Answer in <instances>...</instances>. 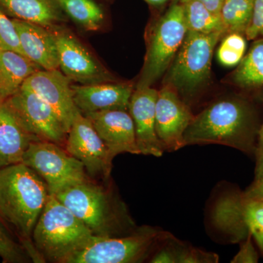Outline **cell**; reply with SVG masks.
Returning <instances> with one entry per match:
<instances>
[{
	"mask_svg": "<svg viewBox=\"0 0 263 263\" xmlns=\"http://www.w3.org/2000/svg\"><path fill=\"white\" fill-rule=\"evenodd\" d=\"M179 1L184 2L187 1V0H179ZM195 1L202 3V5H205L209 10H212V12L216 13V14L219 15L221 5H222L224 0H195Z\"/></svg>",
	"mask_w": 263,
	"mask_h": 263,
	"instance_id": "cell-36",
	"label": "cell"
},
{
	"mask_svg": "<svg viewBox=\"0 0 263 263\" xmlns=\"http://www.w3.org/2000/svg\"><path fill=\"white\" fill-rule=\"evenodd\" d=\"M243 218L249 233L254 237L263 254L262 202L247 200L245 197Z\"/></svg>",
	"mask_w": 263,
	"mask_h": 263,
	"instance_id": "cell-27",
	"label": "cell"
},
{
	"mask_svg": "<svg viewBox=\"0 0 263 263\" xmlns=\"http://www.w3.org/2000/svg\"><path fill=\"white\" fill-rule=\"evenodd\" d=\"M254 1L224 0L219 15L227 33L245 34L252 19Z\"/></svg>",
	"mask_w": 263,
	"mask_h": 263,
	"instance_id": "cell-25",
	"label": "cell"
},
{
	"mask_svg": "<svg viewBox=\"0 0 263 263\" xmlns=\"http://www.w3.org/2000/svg\"><path fill=\"white\" fill-rule=\"evenodd\" d=\"M158 91L152 86H136L129 102V110L134 122L137 145L141 155L161 157L163 148L155 129L156 102Z\"/></svg>",
	"mask_w": 263,
	"mask_h": 263,
	"instance_id": "cell-15",
	"label": "cell"
},
{
	"mask_svg": "<svg viewBox=\"0 0 263 263\" xmlns=\"http://www.w3.org/2000/svg\"><path fill=\"white\" fill-rule=\"evenodd\" d=\"M24 56L46 70H58V51L53 32L46 27L13 18Z\"/></svg>",
	"mask_w": 263,
	"mask_h": 263,
	"instance_id": "cell-17",
	"label": "cell"
},
{
	"mask_svg": "<svg viewBox=\"0 0 263 263\" xmlns=\"http://www.w3.org/2000/svg\"><path fill=\"white\" fill-rule=\"evenodd\" d=\"M53 195L95 236H123L135 231V223L124 202L110 189L97 184L90 179Z\"/></svg>",
	"mask_w": 263,
	"mask_h": 263,
	"instance_id": "cell-3",
	"label": "cell"
},
{
	"mask_svg": "<svg viewBox=\"0 0 263 263\" xmlns=\"http://www.w3.org/2000/svg\"><path fill=\"white\" fill-rule=\"evenodd\" d=\"M61 9L86 31H98L104 22L102 8L94 0H57Z\"/></svg>",
	"mask_w": 263,
	"mask_h": 263,
	"instance_id": "cell-24",
	"label": "cell"
},
{
	"mask_svg": "<svg viewBox=\"0 0 263 263\" xmlns=\"http://www.w3.org/2000/svg\"><path fill=\"white\" fill-rule=\"evenodd\" d=\"M257 129L253 110L242 100L215 102L196 116L185 131V146L224 145L245 153H255Z\"/></svg>",
	"mask_w": 263,
	"mask_h": 263,
	"instance_id": "cell-1",
	"label": "cell"
},
{
	"mask_svg": "<svg viewBox=\"0 0 263 263\" xmlns=\"http://www.w3.org/2000/svg\"><path fill=\"white\" fill-rule=\"evenodd\" d=\"M74 102L83 114L110 110H129L131 85L116 82L71 85Z\"/></svg>",
	"mask_w": 263,
	"mask_h": 263,
	"instance_id": "cell-16",
	"label": "cell"
},
{
	"mask_svg": "<svg viewBox=\"0 0 263 263\" xmlns=\"http://www.w3.org/2000/svg\"><path fill=\"white\" fill-rule=\"evenodd\" d=\"M194 117L187 104L168 85L158 91L155 129L163 150L172 152L185 146L183 135Z\"/></svg>",
	"mask_w": 263,
	"mask_h": 263,
	"instance_id": "cell-12",
	"label": "cell"
},
{
	"mask_svg": "<svg viewBox=\"0 0 263 263\" xmlns=\"http://www.w3.org/2000/svg\"><path fill=\"white\" fill-rule=\"evenodd\" d=\"M170 237L169 243L174 252L176 263H210L217 262L219 257L216 254L206 252L201 249L186 247L180 243H173Z\"/></svg>",
	"mask_w": 263,
	"mask_h": 263,
	"instance_id": "cell-28",
	"label": "cell"
},
{
	"mask_svg": "<svg viewBox=\"0 0 263 263\" xmlns=\"http://www.w3.org/2000/svg\"><path fill=\"white\" fill-rule=\"evenodd\" d=\"M153 263H176L174 252L171 245L166 246L164 248L160 249L155 255L152 257L150 261Z\"/></svg>",
	"mask_w": 263,
	"mask_h": 263,
	"instance_id": "cell-35",
	"label": "cell"
},
{
	"mask_svg": "<svg viewBox=\"0 0 263 263\" xmlns=\"http://www.w3.org/2000/svg\"><path fill=\"white\" fill-rule=\"evenodd\" d=\"M169 233L144 226L130 234L118 237L92 235L63 263H133L141 262L156 243Z\"/></svg>",
	"mask_w": 263,
	"mask_h": 263,
	"instance_id": "cell-6",
	"label": "cell"
},
{
	"mask_svg": "<svg viewBox=\"0 0 263 263\" xmlns=\"http://www.w3.org/2000/svg\"><path fill=\"white\" fill-rule=\"evenodd\" d=\"M7 99H8V98H7V97L2 92L1 90H0V103H4Z\"/></svg>",
	"mask_w": 263,
	"mask_h": 263,
	"instance_id": "cell-38",
	"label": "cell"
},
{
	"mask_svg": "<svg viewBox=\"0 0 263 263\" xmlns=\"http://www.w3.org/2000/svg\"><path fill=\"white\" fill-rule=\"evenodd\" d=\"M147 3H148L152 6L160 7L165 5L171 0H144Z\"/></svg>",
	"mask_w": 263,
	"mask_h": 263,
	"instance_id": "cell-37",
	"label": "cell"
},
{
	"mask_svg": "<svg viewBox=\"0 0 263 263\" xmlns=\"http://www.w3.org/2000/svg\"><path fill=\"white\" fill-rule=\"evenodd\" d=\"M26 130L39 141L65 145L67 133L55 110L37 95L22 89L5 100Z\"/></svg>",
	"mask_w": 263,
	"mask_h": 263,
	"instance_id": "cell-9",
	"label": "cell"
},
{
	"mask_svg": "<svg viewBox=\"0 0 263 263\" xmlns=\"http://www.w3.org/2000/svg\"><path fill=\"white\" fill-rule=\"evenodd\" d=\"M48 195L45 181L22 162L0 169V219L14 227L29 255L36 252L33 230Z\"/></svg>",
	"mask_w": 263,
	"mask_h": 263,
	"instance_id": "cell-2",
	"label": "cell"
},
{
	"mask_svg": "<svg viewBox=\"0 0 263 263\" xmlns=\"http://www.w3.org/2000/svg\"><path fill=\"white\" fill-rule=\"evenodd\" d=\"M0 9L13 18L46 28L63 20L57 0H0Z\"/></svg>",
	"mask_w": 263,
	"mask_h": 263,
	"instance_id": "cell-20",
	"label": "cell"
},
{
	"mask_svg": "<svg viewBox=\"0 0 263 263\" xmlns=\"http://www.w3.org/2000/svg\"><path fill=\"white\" fill-rule=\"evenodd\" d=\"M224 34L222 32L201 34L187 31L170 66L165 82L186 104L210 80L214 49Z\"/></svg>",
	"mask_w": 263,
	"mask_h": 263,
	"instance_id": "cell-5",
	"label": "cell"
},
{
	"mask_svg": "<svg viewBox=\"0 0 263 263\" xmlns=\"http://www.w3.org/2000/svg\"><path fill=\"white\" fill-rule=\"evenodd\" d=\"M246 50L247 41L243 34L228 33L218 48V60L226 67L238 65L245 57Z\"/></svg>",
	"mask_w": 263,
	"mask_h": 263,
	"instance_id": "cell-26",
	"label": "cell"
},
{
	"mask_svg": "<svg viewBox=\"0 0 263 263\" xmlns=\"http://www.w3.org/2000/svg\"><path fill=\"white\" fill-rule=\"evenodd\" d=\"M0 224H1V226H3V221L1 219H0Z\"/></svg>",
	"mask_w": 263,
	"mask_h": 263,
	"instance_id": "cell-39",
	"label": "cell"
},
{
	"mask_svg": "<svg viewBox=\"0 0 263 263\" xmlns=\"http://www.w3.org/2000/svg\"><path fill=\"white\" fill-rule=\"evenodd\" d=\"M92 235L73 213L49 194L33 230L32 240L41 261L63 263Z\"/></svg>",
	"mask_w": 263,
	"mask_h": 263,
	"instance_id": "cell-4",
	"label": "cell"
},
{
	"mask_svg": "<svg viewBox=\"0 0 263 263\" xmlns=\"http://www.w3.org/2000/svg\"><path fill=\"white\" fill-rule=\"evenodd\" d=\"M183 5L185 21L188 31L212 34L222 32L226 29L221 21L220 15L212 12L205 5L195 0L181 2Z\"/></svg>",
	"mask_w": 263,
	"mask_h": 263,
	"instance_id": "cell-23",
	"label": "cell"
},
{
	"mask_svg": "<svg viewBox=\"0 0 263 263\" xmlns=\"http://www.w3.org/2000/svg\"><path fill=\"white\" fill-rule=\"evenodd\" d=\"M243 193H230L218 200L212 218L218 229L228 235L233 243L245 240L249 234L243 218Z\"/></svg>",
	"mask_w": 263,
	"mask_h": 263,
	"instance_id": "cell-19",
	"label": "cell"
},
{
	"mask_svg": "<svg viewBox=\"0 0 263 263\" xmlns=\"http://www.w3.org/2000/svg\"><path fill=\"white\" fill-rule=\"evenodd\" d=\"M84 115L91 121L112 160L125 152L141 155L137 145L134 122L127 110H105Z\"/></svg>",
	"mask_w": 263,
	"mask_h": 263,
	"instance_id": "cell-14",
	"label": "cell"
},
{
	"mask_svg": "<svg viewBox=\"0 0 263 263\" xmlns=\"http://www.w3.org/2000/svg\"><path fill=\"white\" fill-rule=\"evenodd\" d=\"M238 65L232 76L235 84L245 89L263 86V38L253 43Z\"/></svg>",
	"mask_w": 263,
	"mask_h": 263,
	"instance_id": "cell-22",
	"label": "cell"
},
{
	"mask_svg": "<svg viewBox=\"0 0 263 263\" xmlns=\"http://www.w3.org/2000/svg\"><path fill=\"white\" fill-rule=\"evenodd\" d=\"M43 70L18 52L0 50V90L9 98L20 89L24 81Z\"/></svg>",
	"mask_w": 263,
	"mask_h": 263,
	"instance_id": "cell-21",
	"label": "cell"
},
{
	"mask_svg": "<svg viewBox=\"0 0 263 263\" xmlns=\"http://www.w3.org/2000/svg\"><path fill=\"white\" fill-rule=\"evenodd\" d=\"M243 197L247 200H254L263 203V176L259 179L254 180L247 191L243 193Z\"/></svg>",
	"mask_w": 263,
	"mask_h": 263,
	"instance_id": "cell-34",
	"label": "cell"
},
{
	"mask_svg": "<svg viewBox=\"0 0 263 263\" xmlns=\"http://www.w3.org/2000/svg\"><path fill=\"white\" fill-rule=\"evenodd\" d=\"M252 235L249 233L241 245L239 252L232 259L233 263H257L258 262L259 255L254 249L252 241Z\"/></svg>",
	"mask_w": 263,
	"mask_h": 263,
	"instance_id": "cell-32",
	"label": "cell"
},
{
	"mask_svg": "<svg viewBox=\"0 0 263 263\" xmlns=\"http://www.w3.org/2000/svg\"><path fill=\"white\" fill-rule=\"evenodd\" d=\"M66 151L84 164L88 176L108 180L113 160L91 121L80 111L67 133Z\"/></svg>",
	"mask_w": 263,
	"mask_h": 263,
	"instance_id": "cell-10",
	"label": "cell"
},
{
	"mask_svg": "<svg viewBox=\"0 0 263 263\" xmlns=\"http://www.w3.org/2000/svg\"><path fill=\"white\" fill-rule=\"evenodd\" d=\"M187 31L182 3L175 0L152 29L137 86H152L168 70Z\"/></svg>",
	"mask_w": 263,
	"mask_h": 263,
	"instance_id": "cell-7",
	"label": "cell"
},
{
	"mask_svg": "<svg viewBox=\"0 0 263 263\" xmlns=\"http://www.w3.org/2000/svg\"><path fill=\"white\" fill-rule=\"evenodd\" d=\"M38 141L26 130L6 102L0 103V169L22 162L30 143Z\"/></svg>",
	"mask_w": 263,
	"mask_h": 263,
	"instance_id": "cell-18",
	"label": "cell"
},
{
	"mask_svg": "<svg viewBox=\"0 0 263 263\" xmlns=\"http://www.w3.org/2000/svg\"><path fill=\"white\" fill-rule=\"evenodd\" d=\"M245 34L248 40L263 37V0L254 1L252 19Z\"/></svg>",
	"mask_w": 263,
	"mask_h": 263,
	"instance_id": "cell-31",
	"label": "cell"
},
{
	"mask_svg": "<svg viewBox=\"0 0 263 263\" xmlns=\"http://www.w3.org/2000/svg\"><path fill=\"white\" fill-rule=\"evenodd\" d=\"M256 167L255 179H259L263 176V124L259 128L257 134V145H256Z\"/></svg>",
	"mask_w": 263,
	"mask_h": 263,
	"instance_id": "cell-33",
	"label": "cell"
},
{
	"mask_svg": "<svg viewBox=\"0 0 263 263\" xmlns=\"http://www.w3.org/2000/svg\"><path fill=\"white\" fill-rule=\"evenodd\" d=\"M22 163L45 181L51 195L89 179L82 162L51 142H32L24 153Z\"/></svg>",
	"mask_w": 263,
	"mask_h": 263,
	"instance_id": "cell-8",
	"label": "cell"
},
{
	"mask_svg": "<svg viewBox=\"0 0 263 263\" xmlns=\"http://www.w3.org/2000/svg\"><path fill=\"white\" fill-rule=\"evenodd\" d=\"M71 81L61 70H40L29 76L22 89L32 91L55 110L66 133L79 110L74 102Z\"/></svg>",
	"mask_w": 263,
	"mask_h": 263,
	"instance_id": "cell-13",
	"label": "cell"
},
{
	"mask_svg": "<svg viewBox=\"0 0 263 263\" xmlns=\"http://www.w3.org/2000/svg\"><path fill=\"white\" fill-rule=\"evenodd\" d=\"M53 33L56 40L60 70L70 81L81 84L115 82V78L70 31L57 29Z\"/></svg>",
	"mask_w": 263,
	"mask_h": 263,
	"instance_id": "cell-11",
	"label": "cell"
},
{
	"mask_svg": "<svg viewBox=\"0 0 263 263\" xmlns=\"http://www.w3.org/2000/svg\"><path fill=\"white\" fill-rule=\"evenodd\" d=\"M24 247L15 243L0 224V257L3 262H25L27 260Z\"/></svg>",
	"mask_w": 263,
	"mask_h": 263,
	"instance_id": "cell-30",
	"label": "cell"
},
{
	"mask_svg": "<svg viewBox=\"0 0 263 263\" xmlns=\"http://www.w3.org/2000/svg\"><path fill=\"white\" fill-rule=\"evenodd\" d=\"M0 50L13 51L23 54L14 22L13 19H10L8 15L1 9H0Z\"/></svg>",
	"mask_w": 263,
	"mask_h": 263,
	"instance_id": "cell-29",
	"label": "cell"
}]
</instances>
